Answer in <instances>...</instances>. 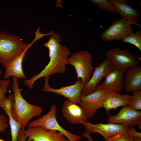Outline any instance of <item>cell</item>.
Here are the masks:
<instances>
[{"instance_id": "cell-6", "label": "cell", "mask_w": 141, "mask_h": 141, "mask_svg": "<svg viewBox=\"0 0 141 141\" xmlns=\"http://www.w3.org/2000/svg\"><path fill=\"white\" fill-rule=\"evenodd\" d=\"M105 54L110 60L115 69L124 72L139 63L138 57L131 54L127 49H122L119 47L111 48Z\"/></svg>"}, {"instance_id": "cell-11", "label": "cell", "mask_w": 141, "mask_h": 141, "mask_svg": "<svg viewBox=\"0 0 141 141\" xmlns=\"http://www.w3.org/2000/svg\"><path fill=\"white\" fill-rule=\"evenodd\" d=\"M49 77H45L44 86L42 90L43 92H53L77 104L80 102L83 88L81 79H77L75 83L72 85L58 89H54L49 85Z\"/></svg>"}, {"instance_id": "cell-19", "label": "cell", "mask_w": 141, "mask_h": 141, "mask_svg": "<svg viewBox=\"0 0 141 141\" xmlns=\"http://www.w3.org/2000/svg\"><path fill=\"white\" fill-rule=\"evenodd\" d=\"M114 6L118 13L121 17L130 21L132 24H134L141 27L138 24L140 13L132 6L127 3H120L115 0H109Z\"/></svg>"}, {"instance_id": "cell-30", "label": "cell", "mask_w": 141, "mask_h": 141, "mask_svg": "<svg viewBox=\"0 0 141 141\" xmlns=\"http://www.w3.org/2000/svg\"><path fill=\"white\" fill-rule=\"evenodd\" d=\"M82 136L88 139V141H93V138L90 134L85 132L83 133Z\"/></svg>"}, {"instance_id": "cell-8", "label": "cell", "mask_w": 141, "mask_h": 141, "mask_svg": "<svg viewBox=\"0 0 141 141\" xmlns=\"http://www.w3.org/2000/svg\"><path fill=\"white\" fill-rule=\"evenodd\" d=\"M107 121L109 123L122 125L127 128L138 125L141 129V111L133 110L128 105L120 109L114 116H111Z\"/></svg>"}, {"instance_id": "cell-23", "label": "cell", "mask_w": 141, "mask_h": 141, "mask_svg": "<svg viewBox=\"0 0 141 141\" xmlns=\"http://www.w3.org/2000/svg\"><path fill=\"white\" fill-rule=\"evenodd\" d=\"M133 95L128 105L132 109L138 110L141 109V91L136 89L132 91Z\"/></svg>"}, {"instance_id": "cell-26", "label": "cell", "mask_w": 141, "mask_h": 141, "mask_svg": "<svg viewBox=\"0 0 141 141\" xmlns=\"http://www.w3.org/2000/svg\"><path fill=\"white\" fill-rule=\"evenodd\" d=\"M9 83V80H2L0 83V101L5 96Z\"/></svg>"}, {"instance_id": "cell-32", "label": "cell", "mask_w": 141, "mask_h": 141, "mask_svg": "<svg viewBox=\"0 0 141 141\" xmlns=\"http://www.w3.org/2000/svg\"><path fill=\"white\" fill-rule=\"evenodd\" d=\"M2 72H3V70L2 69H1L0 70V76H1V75L2 73ZM2 80H1V79H0V83H1V81H2Z\"/></svg>"}, {"instance_id": "cell-1", "label": "cell", "mask_w": 141, "mask_h": 141, "mask_svg": "<svg viewBox=\"0 0 141 141\" xmlns=\"http://www.w3.org/2000/svg\"><path fill=\"white\" fill-rule=\"evenodd\" d=\"M61 39L60 36L54 32L50 35L48 41L43 44L48 49L50 61L39 73L34 75L30 79L24 80L25 85L30 89H33L34 83L39 78L62 73L65 71L67 61L70 51L67 47L59 44Z\"/></svg>"}, {"instance_id": "cell-16", "label": "cell", "mask_w": 141, "mask_h": 141, "mask_svg": "<svg viewBox=\"0 0 141 141\" xmlns=\"http://www.w3.org/2000/svg\"><path fill=\"white\" fill-rule=\"evenodd\" d=\"M104 101L103 107L109 116V110L116 109L121 106L128 105L131 101L132 95L121 94L116 90L104 91Z\"/></svg>"}, {"instance_id": "cell-20", "label": "cell", "mask_w": 141, "mask_h": 141, "mask_svg": "<svg viewBox=\"0 0 141 141\" xmlns=\"http://www.w3.org/2000/svg\"><path fill=\"white\" fill-rule=\"evenodd\" d=\"M123 42L129 43L137 47L141 52V31L138 30L136 32L131 33L123 39Z\"/></svg>"}, {"instance_id": "cell-22", "label": "cell", "mask_w": 141, "mask_h": 141, "mask_svg": "<svg viewBox=\"0 0 141 141\" xmlns=\"http://www.w3.org/2000/svg\"><path fill=\"white\" fill-rule=\"evenodd\" d=\"M7 115L9 118V123L10 128L11 141H18L19 133L21 129V126L18 122L13 119L11 113L8 114Z\"/></svg>"}, {"instance_id": "cell-25", "label": "cell", "mask_w": 141, "mask_h": 141, "mask_svg": "<svg viewBox=\"0 0 141 141\" xmlns=\"http://www.w3.org/2000/svg\"><path fill=\"white\" fill-rule=\"evenodd\" d=\"M133 137L126 132L119 134L104 141H133Z\"/></svg>"}, {"instance_id": "cell-29", "label": "cell", "mask_w": 141, "mask_h": 141, "mask_svg": "<svg viewBox=\"0 0 141 141\" xmlns=\"http://www.w3.org/2000/svg\"><path fill=\"white\" fill-rule=\"evenodd\" d=\"M26 138L24 133V130L21 129L19 134L18 141H25Z\"/></svg>"}, {"instance_id": "cell-12", "label": "cell", "mask_w": 141, "mask_h": 141, "mask_svg": "<svg viewBox=\"0 0 141 141\" xmlns=\"http://www.w3.org/2000/svg\"><path fill=\"white\" fill-rule=\"evenodd\" d=\"M85 132L89 134L97 133L106 140L119 134L126 132L128 128L122 125L111 123L93 124L87 120L84 122Z\"/></svg>"}, {"instance_id": "cell-17", "label": "cell", "mask_w": 141, "mask_h": 141, "mask_svg": "<svg viewBox=\"0 0 141 141\" xmlns=\"http://www.w3.org/2000/svg\"><path fill=\"white\" fill-rule=\"evenodd\" d=\"M38 40L35 37L33 40L17 57L11 61L5 67L4 78L7 79L11 76L15 77L17 79H26L22 69V62L27 51L35 42Z\"/></svg>"}, {"instance_id": "cell-34", "label": "cell", "mask_w": 141, "mask_h": 141, "mask_svg": "<svg viewBox=\"0 0 141 141\" xmlns=\"http://www.w3.org/2000/svg\"><path fill=\"white\" fill-rule=\"evenodd\" d=\"M0 141H4V140L2 139H0Z\"/></svg>"}, {"instance_id": "cell-31", "label": "cell", "mask_w": 141, "mask_h": 141, "mask_svg": "<svg viewBox=\"0 0 141 141\" xmlns=\"http://www.w3.org/2000/svg\"><path fill=\"white\" fill-rule=\"evenodd\" d=\"M133 141H141V137H134Z\"/></svg>"}, {"instance_id": "cell-3", "label": "cell", "mask_w": 141, "mask_h": 141, "mask_svg": "<svg viewBox=\"0 0 141 141\" xmlns=\"http://www.w3.org/2000/svg\"><path fill=\"white\" fill-rule=\"evenodd\" d=\"M19 36L0 31V63L4 67L19 56L30 43Z\"/></svg>"}, {"instance_id": "cell-13", "label": "cell", "mask_w": 141, "mask_h": 141, "mask_svg": "<svg viewBox=\"0 0 141 141\" xmlns=\"http://www.w3.org/2000/svg\"><path fill=\"white\" fill-rule=\"evenodd\" d=\"M24 133L28 139L35 141H69L59 132L46 130L39 126L28 128L24 130Z\"/></svg>"}, {"instance_id": "cell-5", "label": "cell", "mask_w": 141, "mask_h": 141, "mask_svg": "<svg viewBox=\"0 0 141 141\" xmlns=\"http://www.w3.org/2000/svg\"><path fill=\"white\" fill-rule=\"evenodd\" d=\"M56 106L53 104L46 114L30 122L28 128L39 126L46 130L57 131L63 134L69 141H78L80 139V136L68 131L59 124L56 117Z\"/></svg>"}, {"instance_id": "cell-4", "label": "cell", "mask_w": 141, "mask_h": 141, "mask_svg": "<svg viewBox=\"0 0 141 141\" xmlns=\"http://www.w3.org/2000/svg\"><path fill=\"white\" fill-rule=\"evenodd\" d=\"M66 64L74 67L77 74V79H81L83 87L90 78L94 68L91 54L87 50L78 51L68 59Z\"/></svg>"}, {"instance_id": "cell-15", "label": "cell", "mask_w": 141, "mask_h": 141, "mask_svg": "<svg viewBox=\"0 0 141 141\" xmlns=\"http://www.w3.org/2000/svg\"><path fill=\"white\" fill-rule=\"evenodd\" d=\"M124 72L114 69L104 78L96 89H101L104 91L114 90L119 92H121L124 87Z\"/></svg>"}, {"instance_id": "cell-33", "label": "cell", "mask_w": 141, "mask_h": 141, "mask_svg": "<svg viewBox=\"0 0 141 141\" xmlns=\"http://www.w3.org/2000/svg\"><path fill=\"white\" fill-rule=\"evenodd\" d=\"M27 141H35L33 140L27 139Z\"/></svg>"}, {"instance_id": "cell-7", "label": "cell", "mask_w": 141, "mask_h": 141, "mask_svg": "<svg viewBox=\"0 0 141 141\" xmlns=\"http://www.w3.org/2000/svg\"><path fill=\"white\" fill-rule=\"evenodd\" d=\"M132 25L130 21L123 18L117 19L105 30L100 38L107 42L115 40L121 41L133 33Z\"/></svg>"}, {"instance_id": "cell-21", "label": "cell", "mask_w": 141, "mask_h": 141, "mask_svg": "<svg viewBox=\"0 0 141 141\" xmlns=\"http://www.w3.org/2000/svg\"><path fill=\"white\" fill-rule=\"evenodd\" d=\"M90 1L100 9L106 12L118 14L114 5L109 0H91Z\"/></svg>"}, {"instance_id": "cell-24", "label": "cell", "mask_w": 141, "mask_h": 141, "mask_svg": "<svg viewBox=\"0 0 141 141\" xmlns=\"http://www.w3.org/2000/svg\"><path fill=\"white\" fill-rule=\"evenodd\" d=\"M14 101V96L11 93L8 97L5 96L0 101V108L4 110L7 115L11 113V108Z\"/></svg>"}, {"instance_id": "cell-27", "label": "cell", "mask_w": 141, "mask_h": 141, "mask_svg": "<svg viewBox=\"0 0 141 141\" xmlns=\"http://www.w3.org/2000/svg\"><path fill=\"white\" fill-rule=\"evenodd\" d=\"M8 119L4 114L0 115V134L5 131L8 127L7 123Z\"/></svg>"}, {"instance_id": "cell-18", "label": "cell", "mask_w": 141, "mask_h": 141, "mask_svg": "<svg viewBox=\"0 0 141 141\" xmlns=\"http://www.w3.org/2000/svg\"><path fill=\"white\" fill-rule=\"evenodd\" d=\"M124 87L126 92L141 89V65L129 68L124 72Z\"/></svg>"}, {"instance_id": "cell-14", "label": "cell", "mask_w": 141, "mask_h": 141, "mask_svg": "<svg viewBox=\"0 0 141 141\" xmlns=\"http://www.w3.org/2000/svg\"><path fill=\"white\" fill-rule=\"evenodd\" d=\"M62 111L64 117L73 124H82L88 119L83 109L77 103L69 100L64 103Z\"/></svg>"}, {"instance_id": "cell-28", "label": "cell", "mask_w": 141, "mask_h": 141, "mask_svg": "<svg viewBox=\"0 0 141 141\" xmlns=\"http://www.w3.org/2000/svg\"><path fill=\"white\" fill-rule=\"evenodd\" d=\"M128 133L132 137H141V133L137 132L133 127H128L127 130Z\"/></svg>"}, {"instance_id": "cell-2", "label": "cell", "mask_w": 141, "mask_h": 141, "mask_svg": "<svg viewBox=\"0 0 141 141\" xmlns=\"http://www.w3.org/2000/svg\"><path fill=\"white\" fill-rule=\"evenodd\" d=\"M13 78L12 89L14 101L11 110V116L19 124L21 129L24 130L30 120L40 115L43 110L41 107L29 103L23 98L19 89L18 79L14 77Z\"/></svg>"}, {"instance_id": "cell-10", "label": "cell", "mask_w": 141, "mask_h": 141, "mask_svg": "<svg viewBox=\"0 0 141 141\" xmlns=\"http://www.w3.org/2000/svg\"><path fill=\"white\" fill-rule=\"evenodd\" d=\"M94 68L91 78L83 88L82 94L87 95L93 92L101 81L115 69L111 60L108 58Z\"/></svg>"}, {"instance_id": "cell-9", "label": "cell", "mask_w": 141, "mask_h": 141, "mask_svg": "<svg viewBox=\"0 0 141 141\" xmlns=\"http://www.w3.org/2000/svg\"><path fill=\"white\" fill-rule=\"evenodd\" d=\"M104 93L102 90L96 88L89 95L81 94L79 104L85 111L87 119L92 118L97 110L103 107Z\"/></svg>"}]
</instances>
